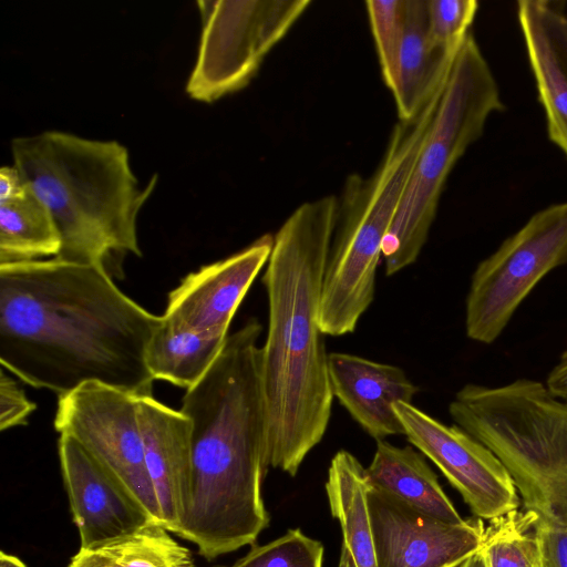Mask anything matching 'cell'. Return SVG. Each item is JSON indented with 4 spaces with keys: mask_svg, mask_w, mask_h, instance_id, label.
<instances>
[{
    "mask_svg": "<svg viewBox=\"0 0 567 567\" xmlns=\"http://www.w3.org/2000/svg\"><path fill=\"white\" fill-rule=\"evenodd\" d=\"M161 320L121 291L104 265H0L1 365L59 396L90 382L153 396L145 350Z\"/></svg>",
    "mask_w": 567,
    "mask_h": 567,
    "instance_id": "cell-1",
    "label": "cell"
},
{
    "mask_svg": "<svg viewBox=\"0 0 567 567\" xmlns=\"http://www.w3.org/2000/svg\"><path fill=\"white\" fill-rule=\"evenodd\" d=\"M261 331L251 318L228 334L182 400L190 422L192 486L176 535L207 560L254 545L270 520L261 493L269 467Z\"/></svg>",
    "mask_w": 567,
    "mask_h": 567,
    "instance_id": "cell-2",
    "label": "cell"
},
{
    "mask_svg": "<svg viewBox=\"0 0 567 567\" xmlns=\"http://www.w3.org/2000/svg\"><path fill=\"white\" fill-rule=\"evenodd\" d=\"M328 195L295 209L274 236L262 284L268 329L261 346L268 463L295 476L328 429L333 395L320 328L322 279L338 220Z\"/></svg>",
    "mask_w": 567,
    "mask_h": 567,
    "instance_id": "cell-3",
    "label": "cell"
},
{
    "mask_svg": "<svg viewBox=\"0 0 567 567\" xmlns=\"http://www.w3.org/2000/svg\"><path fill=\"white\" fill-rule=\"evenodd\" d=\"M11 151L13 166L56 225L61 247L53 258L105 266L113 254L142 255L137 216L157 177L142 188L125 146L47 131L14 138Z\"/></svg>",
    "mask_w": 567,
    "mask_h": 567,
    "instance_id": "cell-4",
    "label": "cell"
},
{
    "mask_svg": "<svg viewBox=\"0 0 567 567\" xmlns=\"http://www.w3.org/2000/svg\"><path fill=\"white\" fill-rule=\"evenodd\" d=\"M443 91L413 120L399 121L377 169L347 177L322 279L319 322L326 336L352 333L375 295L377 268Z\"/></svg>",
    "mask_w": 567,
    "mask_h": 567,
    "instance_id": "cell-5",
    "label": "cell"
},
{
    "mask_svg": "<svg viewBox=\"0 0 567 567\" xmlns=\"http://www.w3.org/2000/svg\"><path fill=\"white\" fill-rule=\"evenodd\" d=\"M505 110L496 78L472 33L461 47L435 115L385 236L386 276L414 264L435 219L455 164L484 134L491 115Z\"/></svg>",
    "mask_w": 567,
    "mask_h": 567,
    "instance_id": "cell-6",
    "label": "cell"
},
{
    "mask_svg": "<svg viewBox=\"0 0 567 567\" xmlns=\"http://www.w3.org/2000/svg\"><path fill=\"white\" fill-rule=\"evenodd\" d=\"M449 413L502 462L524 509L538 508L547 484L567 472V403L543 382L523 378L497 386L467 383Z\"/></svg>",
    "mask_w": 567,
    "mask_h": 567,
    "instance_id": "cell-7",
    "label": "cell"
},
{
    "mask_svg": "<svg viewBox=\"0 0 567 567\" xmlns=\"http://www.w3.org/2000/svg\"><path fill=\"white\" fill-rule=\"evenodd\" d=\"M567 265V200L533 214L475 268L465 301L466 336L493 343L534 287Z\"/></svg>",
    "mask_w": 567,
    "mask_h": 567,
    "instance_id": "cell-8",
    "label": "cell"
},
{
    "mask_svg": "<svg viewBox=\"0 0 567 567\" xmlns=\"http://www.w3.org/2000/svg\"><path fill=\"white\" fill-rule=\"evenodd\" d=\"M198 56L186 85L213 102L245 87L264 59L310 4L309 0H203Z\"/></svg>",
    "mask_w": 567,
    "mask_h": 567,
    "instance_id": "cell-9",
    "label": "cell"
},
{
    "mask_svg": "<svg viewBox=\"0 0 567 567\" xmlns=\"http://www.w3.org/2000/svg\"><path fill=\"white\" fill-rule=\"evenodd\" d=\"M54 426L87 450L162 525L146 464L137 398L97 382L83 384L59 396Z\"/></svg>",
    "mask_w": 567,
    "mask_h": 567,
    "instance_id": "cell-10",
    "label": "cell"
},
{
    "mask_svg": "<svg viewBox=\"0 0 567 567\" xmlns=\"http://www.w3.org/2000/svg\"><path fill=\"white\" fill-rule=\"evenodd\" d=\"M394 411L408 441L439 467L475 517L491 520L518 508L514 480L485 445L412 403L398 402Z\"/></svg>",
    "mask_w": 567,
    "mask_h": 567,
    "instance_id": "cell-11",
    "label": "cell"
},
{
    "mask_svg": "<svg viewBox=\"0 0 567 567\" xmlns=\"http://www.w3.org/2000/svg\"><path fill=\"white\" fill-rule=\"evenodd\" d=\"M377 567H460L483 544L481 518L447 523L369 483Z\"/></svg>",
    "mask_w": 567,
    "mask_h": 567,
    "instance_id": "cell-12",
    "label": "cell"
},
{
    "mask_svg": "<svg viewBox=\"0 0 567 567\" xmlns=\"http://www.w3.org/2000/svg\"><path fill=\"white\" fill-rule=\"evenodd\" d=\"M58 451L80 548L122 537L154 522L123 484L75 439L60 434Z\"/></svg>",
    "mask_w": 567,
    "mask_h": 567,
    "instance_id": "cell-13",
    "label": "cell"
},
{
    "mask_svg": "<svg viewBox=\"0 0 567 567\" xmlns=\"http://www.w3.org/2000/svg\"><path fill=\"white\" fill-rule=\"evenodd\" d=\"M274 236L265 234L240 251L188 274L169 292L164 318L199 333L228 336L230 322L267 265Z\"/></svg>",
    "mask_w": 567,
    "mask_h": 567,
    "instance_id": "cell-14",
    "label": "cell"
},
{
    "mask_svg": "<svg viewBox=\"0 0 567 567\" xmlns=\"http://www.w3.org/2000/svg\"><path fill=\"white\" fill-rule=\"evenodd\" d=\"M137 415L162 525L177 534L190 501V422L153 396L137 398Z\"/></svg>",
    "mask_w": 567,
    "mask_h": 567,
    "instance_id": "cell-15",
    "label": "cell"
},
{
    "mask_svg": "<svg viewBox=\"0 0 567 567\" xmlns=\"http://www.w3.org/2000/svg\"><path fill=\"white\" fill-rule=\"evenodd\" d=\"M328 369L333 398L365 433L377 441L404 434L394 404L412 403L420 389L401 368L350 353L331 352Z\"/></svg>",
    "mask_w": 567,
    "mask_h": 567,
    "instance_id": "cell-16",
    "label": "cell"
},
{
    "mask_svg": "<svg viewBox=\"0 0 567 567\" xmlns=\"http://www.w3.org/2000/svg\"><path fill=\"white\" fill-rule=\"evenodd\" d=\"M566 2L519 0L516 17L549 141L567 158V61L558 39Z\"/></svg>",
    "mask_w": 567,
    "mask_h": 567,
    "instance_id": "cell-17",
    "label": "cell"
},
{
    "mask_svg": "<svg viewBox=\"0 0 567 567\" xmlns=\"http://www.w3.org/2000/svg\"><path fill=\"white\" fill-rule=\"evenodd\" d=\"M458 51L431 40L427 0H405L404 37L391 89L400 121L416 117L444 90Z\"/></svg>",
    "mask_w": 567,
    "mask_h": 567,
    "instance_id": "cell-18",
    "label": "cell"
},
{
    "mask_svg": "<svg viewBox=\"0 0 567 567\" xmlns=\"http://www.w3.org/2000/svg\"><path fill=\"white\" fill-rule=\"evenodd\" d=\"M368 488L365 467L350 452L338 451L330 462L326 482L330 512L342 532L338 567H377Z\"/></svg>",
    "mask_w": 567,
    "mask_h": 567,
    "instance_id": "cell-19",
    "label": "cell"
},
{
    "mask_svg": "<svg viewBox=\"0 0 567 567\" xmlns=\"http://www.w3.org/2000/svg\"><path fill=\"white\" fill-rule=\"evenodd\" d=\"M367 470L369 483L447 523H461L453 503L442 489L436 474L424 455L412 446L400 447L385 440L377 441Z\"/></svg>",
    "mask_w": 567,
    "mask_h": 567,
    "instance_id": "cell-20",
    "label": "cell"
},
{
    "mask_svg": "<svg viewBox=\"0 0 567 567\" xmlns=\"http://www.w3.org/2000/svg\"><path fill=\"white\" fill-rule=\"evenodd\" d=\"M226 338L196 332L162 316L146 346V367L154 380L187 390L213 365Z\"/></svg>",
    "mask_w": 567,
    "mask_h": 567,
    "instance_id": "cell-21",
    "label": "cell"
},
{
    "mask_svg": "<svg viewBox=\"0 0 567 567\" xmlns=\"http://www.w3.org/2000/svg\"><path fill=\"white\" fill-rule=\"evenodd\" d=\"M68 567H195L192 553L161 524L80 548Z\"/></svg>",
    "mask_w": 567,
    "mask_h": 567,
    "instance_id": "cell-22",
    "label": "cell"
},
{
    "mask_svg": "<svg viewBox=\"0 0 567 567\" xmlns=\"http://www.w3.org/2000/svg\"><path fill=\"white\" fill-rule=\"evenodd\" d=\"M60 247L49 209L29 186L21 195L0 202V265L53 258Z\"/></svg>",
    "mask_w": 567,
    "mask_h": 567,
    "instance_id": "cell-23",
    "label": "cell"
},
{
    "mask_svg": "<svg viewBox=\"0 0 567 567\" xmlns=\"http://www.w3.org/2000/svg\"><path fill=\"white\" fill-rule=\"evenodd\" d=\"M534 514L512 511L489 520L481 547L485 567H539Z\"/></svg>",
    "mask_w": 567,
    "mask_h": 567,
    "instance_id": "cell-24",
    "label": "cell"
},
{
    "mask_svg": "<svg viewBox=\"0 0 567 567\" xmlns=\"http://www.w3.org/2000/svg\"><path fill=\"white\" fill-rule=\"evenodd\" d=\"M530 512L539 567H567V472L547 484L543 504Z\"/></svg>",
    "mask_w": 567,
    "mask_h": 567,
    "instance_id": "cell-25",
    "label": "cell"
},
{
    "mask_svg": "<svg viewBox=\"0 0 567 567\" xmlns=\"http://www.w3.org/2000/svg\"><path fill=\"white\" fill-rule=\"evenodd\" d=\"M323 546L299 528L250 550L230 566L224 567H322Z\"/></svg>",
    "mask_w": 567,
    "mask_h": 567,
    "instance_id": "cell-26",
    "label": "cell"
},
{
    "mask_svg": "<svg viewBox=\"0 0 567 567\" xmlns=\"http://www.w3.org/2000/svg\"><path fill=\"white\" fill-rule=\"evenodd\" d=\"M367 12L385 85H394L404 37L405 0H368Z\"/></svg>",
    "mask_w": 567,
    "mask_h": 567,
    "instance_id": "cell-27",
    "label": "cell"
},
{
    "mask_svg": "<svg viewBox=\"0 0 567 567\" xmlns=\"http://www.w3.org/2000/svg\"><path fill=\"white\" fill-rule=\"evenodd\" d=\"M478 7L476 0H427L431 40L446 50H460L471 33Z\"/></svg>",
    "mask_w": 567,
    "mask_h": 567,
    "instance_id": "cell-28",
    "label": "cell"
},
{
    "mask_svg": "<svg viewBox=\"0 0 567 567\" xmlns=\"http://www.w3.org/2000/svg\"><path fill=\"white\" fill-rule=\"evenodd\" d=\"M37 404L28 399L24 391L2 369L0 374V430L23 425Z\"/></svg>",
    "mask_w": 567,
    "mask_h": 567,
    "instance_id": "cell-29",
    "label": "cell"
},
{
    "mask_svg": "<svg viewBox=\"0 0 567 567\" xmlns=\"http://www.w3.org/2000/svg\"><path fill=\"white\" fill-rule=\"evenodd\" d=\"M28 185L16 166H3L0 169V202L21 195Z\"/></svg>",
    "mask_w": 567,
    "mask_h": 567,
    "instance_id": "cell-30",
    "label": "cell"
},
{
    "mask_svg": "<svg viewBox=\"0 0 567 567\" xmlns=\"http://www.w3.org/2000/svg\"><path fill=\"white\" fill-rule=\"evenodd\" d=\"M545 384L556 398L567 403V349L548 373Z\"/></svg>",
    "mask_w": 567,
    "mask_h": 567,
    "instance_id": "cell-31",
    "label": "cell"
},
{
    "mask_svg": "<svg viewBox=\"0 0 567 567\" xmlns=\"http://www.w3.org/2000/svg\"><path fill=\"white\" fill-rule=\"evenodd\" d=\"M558 39L567 61V9L560 13L558 19Z\"/></svg>",
    "mask_w": 567,
    "mask_h": 567,
    "instance_id": "cell-32",
    "label": "cell"
},
{
    "mask_svg": "<svg viewBox=\"0 0 567 567\" xmlns=\"http://www.w3.org/2000/svg\"><path fill=\"white\" fill-rule=\"evenodd\" d=\"M0 567H27V565L17 556L4 553H0Z\"/></svg>",
    "mask_w": 567,
    "mask_h": 567,
    "instance_id": "cell-33",
    "label": "cell"
}]
</instances>
